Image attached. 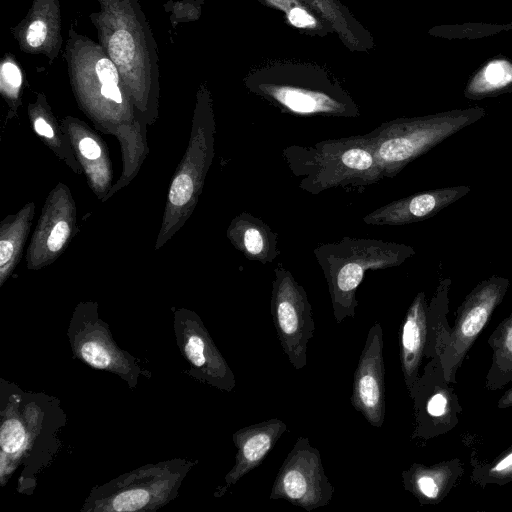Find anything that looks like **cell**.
Masks as SVG:
<instances>
[{
    "instance_id": "cell-17",
    "label": "cell",
    "mask_w": 512,
    "mask_h": 512,
    "mask_svg": "<svg viewBox=\"0 0 512 512\" xmlns=\"http://www.w3.org/2000/svg\"><path fill=\"white\" fill-rule=\"evenodd\" d=\"M286 431V423L278 418H271L235 431L232 436L237 449L235 464L225 475L224 485L218 486L214 496H224L231 486L258 467Z\"/></svg>"
},
{
    "instance_id": "cell-5",
    "label": "cell",
    "mask_w": 512,
    "mask_h": 512,
    "mask_svg": "<svg viewBox=\"0 0 512 512\" xmlns=\"http://www.w3.org/2000/svg\"><path fill=\"white\" fill-rule=\"evenodd\" d=\"M485 115V109L476 106L401 117L380 124L364 136L371 144L383 178H393L413 160Z\"/></svg>"
},
{
    "instance_id": "cell-18",
    "label": "cell",
    "mask_w": 512,
    "mask_h": 512,
    "mask_svg": "<svg viewBox=\"0 0 512 512\" xmlns=\"http://www.w3.org/2000/svg\"><path fill=\"white\" fill-rule=\"evenodd\" d=\"M63 129L70 138L77 160L85 172L89 185L98 198L109 194L113 185V170L105 143L83 123L63 124ZM106 197L104 200H106Z\"/></svg>"
},
{
    "instance_id": "cell-31",
    "label": "cell",
    "mask_w": 512,
    "mask_h": 512,
    "mask_svg": "<svg viewBox=\"0 0 512 512\" xmlns=\"http://www.w3.org/2000/svg\"><path fill=\"white\" fill-rule=\"evenodd\" d=\"M95 71L101 85L118 84V71L111 60L106 58L98 60L95 66Z\"/></svg>"
},
{
    "instance_id": "cell-19",
    "label": "cell",
    "mask_w": 512,
    "mask_h": 512,
    "mask_svg": "<svg viewBox=\"0 0 512 512\" xmlns=\"http://www.w3.org/2000/svg\"><path fill=\"white\" fill-rule=\"evenodd\" d=\"M428 304L419 292L410 304L400 329V362L403 378L410 393L418 381L419 368L428 340Z\"/></svg>"
},
{
    "instance_id": "cell-21",
    "label": "cell",
    "mask_w": 512,
    "mask_h": 512,
    "mask_svg": "<svg viewBox=\"0 0 512 512\" xmlns=\"http://www.w3.org/2000/svg\"><path fill=\"white\" fill-rule=\"evenodd\" d=\"M458 460L434 465L413 463L402 472L404 489L412 493L422 504L439 502L461 474Z\"/></svg>"
},
{
    "instance_id": "cell-30",
    "label": "cell",
    "mask_w": 512,
    "mask_h": 512,
    "mask_svg": "<svg viewBox=\"0 0 512 512\" xmlns=\"http://www.w3.org/2000/svg\"><path fill=\"white\" fill-rule=\"evenodd\" d=\"M22 84V75L19 68L11 63L6 62L1 67V87L9 96L15 97L18 89Z\"/></svg>"
},
{
    "instance_id": "cell-10",
    "label": "cell",
    "mask_w": 512,
    "mask_h": 512,
    "mask_svg": "<svg viewBox=\"0 0 512 512\" xmlns=\"http://www.w3.org/2000/svg\"><path fill=\"white\" fill-rule=\"evenodd\" d=\"M508 286L507 278L493 275L479 282L464 299L454 327L446 337L440 339L437 359L447 382H455L457 369L492 312L503 300Z\"/></svg>"
},
{
    "instance_id": "cell-32",
    "label": "cell",
    "mask_w": 512,
    "mask_h": 512,
    "mask_svg": "<svg viewBox=\"0 0 512 512\" xmlns=\"http://www.w3.org/2000/svg\"><path fill=\"white\" fill-rule=\"evenodd\" d=\"M47 36V27L44 22L36 20L28 28L26 40L32 47H39Z\"/></svg>"
},
{
    "instance_id": "cell-24",
    "label": "cell",
    "mask_w": 512,
    "mask_h": 512,
    "mask_svg": "<svg viewBox=\"0 0 512 512\" xmlns=\"http://www.w3.org/2000/svg\"><path fill=\"white\" fill-rule=\"evenodd\" d=\"M512 90V63L497 58L484 65L469 80L464 96L468 99L492 97Z\"/></svg>"
},
{
    "instance_id": "cell-12",
    "label": "cell",
    "mask_w": 512,
    "mask_h": 512,
    "mask_svg": "<svg viewBox=\"0 0 512 512\" xmlns=\"http://www.w3.org/2000/svg\"><path fill=\"white\" fill-rule=\"evenodd\" d=\"M173 329L190 377L225 392L236 386V377L217 348L201 318L185 308L174 312Z\"/></svg>"
},
{
    "instance_id": "cell-25",
    "label": "cell",
    "mask_w": 512,
    "mask_h": 512,
    "mask_svg": "<svg viewBox=\"0 0 512 512\" xmlns=\"http://www.w3.org/2000/svg\"><path fill=\"white\" fill-rule=\"evenodd\" d=\"M262 5L283 13L287 23L310 36L325 37L334 28L301 0H258Z\"/></svg>"
},
{
    "instance_id": "cell-13",
    "label": "cell",
    "mask_w": 512,
    "mask_h": 512,
    "mask_svg": "<svg viewBox=\"0 0 512 512\" xmlns=\"http://www.w3.org/2000/svg\"><path fill=\"white\" fill-rule=\"evenodd\" d=\"M76 229L75 202L68 187L59 183L48 195L32 235L27 268L37 270L55 261Z\"/></svg>"
},
{
    "instance_id": "cell-29",
    "label": "cell",
    "mask_w": 512,
    "mask_h": 512,
    "mask_svg": "<svg viewBox=\"0 0 512 512\" xmlns=\"http://www.w3.org/2000/svg\"><path fill=\"white\" fill-rule=\"evenodd\" d=\"M109 52L119 65H126L134 57V42L131 34L124 29L117 30L110 38Z\"/></svg>"
},
{
    "instance_id": "cell-6",
    "label": "cell",
    "mask_w": 512,
    "mask_h": 512,
    "mask_svg": "<svg viewBox=\"0 0 512 512\" xmlns=\"http://www.w3.org/2000/svg\"><path fill=\"white\" fill-rule=\"evenodd\" d=\"M196 463L173 458L142 465L93 487L80 511L155 512L177 498L181 484Z\"/></svg>"
},
{
    "instance_id": "cell-20",
    "label": "cell",
    "mask_w": 512,
    "mask_h": 512,
    "mask_svg": "<svg viewBox=\"0 0 512 512\" xmlns=\"http://www.w3.org/2000/svg\"><path fill=\"white\" fill-rule=\"evenodd\" d=\"M226 235L234 248L249 260L268 264L280 253L278 235L261 218L247 211L231 220Z\"/></svg>"
},
{
    "instance_id": "cell-26",
    "label": "cell",
    "mask_w": 512,
    "mask_h": 512,
    "mask_svg": "<svg viewBox=\"0 0 512 512\" xmlns=\"http://www.w3.org/2000/svg\"><path fill=\"white\" fill-rule=\"evenodd\" d=\"M489 343L494 353L487 385L499 388L512 379V314L493 332Z\"/></svg>"
},
{
    "instance_id": "cell-16",
    "label": "cell",
    "mask_w": 512,
    "mask_h": 512,
    "mask_svg": "<svg viewBox=\"0 0 512 512\" xmlns=\"http://www.w3.org/2000/svg\"><path fill=\"white\" fill-rule=\"evenodd\" d=\"M467 185L435 188L387 203L363 217L366 225L400 226L427 220L466 196Z\"/></svg>"
},
{
    "instance_id": "cell-14",
    "label": "cell",
    "mask_w": 512,
    "mask_h": 512,
    "mask_svg": "<svg viewBox=\"0 0 512 512\" xmlns=\"http://www.w3.org/2000/svg\"><path fill=\"white\" fill-rule=\"evenodd\" d=\"M437 357L431 361L409 393L414 402L415 428L412 438L429 439L457 424L460 406Z\"/></svg>"
},
{
    "instance_id": "cell-2",
    "label": "cell",
    "mask_w": 512,
    "mask_h": 512,
    "mask_svg": "<svg viewBox=\"0 0 512 512\" xmlns=\"http://www.w3.org/2000/svg\"><path fill=\"white\" fill-rule=\"evenodd\" d=\"M244 84L283 113L356 118L359 107L331 73L303 62H274L248 73Z\"/></svg>"
},
{
    "instance_id": "cell-9",
    "label": "cell",
    "mask_w": 512,
    "mask_h": 512,
    "mask_svg": "<svg viewBox=\"0 0 512 512\" xmlns=\"http://www.w3.org/2000/svg\"><path fill=\"white\" fill-rule=\"evenodd\" d=\"M271 315L283 353L292 367L307 365V347L315 331L308 295L281 263L274 269Z\"/></svg>"
},
{
    "instance_id": "cell-3",
    "label": "cell",
    "mask_w": 512,
    "mask_h": 512,
    "mask_svg": "<svg viewBox=\"0 0 512 512\" xmlns=\"http://www.w3.org/2000/svg\"><path fill=\"white\" fill-rule=\"evenodd\" d=\"M282 157L299 179V188L312 195L334 188H364L383 179L364 135L290 145L283 148Z\"/></svg>"
},
{
    "instance_id": "cell-34",
    "label": "cell",
    "mask_w": 512,
    "mask_h": 512,
    "mask_svg": "<svg viewBox=\"0 0 512 512\" xmlns=\"http://www.w3.org/2000/svg\"><path fill=\"white\" fill-rule=\"evenodd\" d=\"M499 408L512 407V387L500 398L498 402Z\"/></svg>"
},
{
    "instance_id": "cell-4",
    "label": "cell",
    "mask_w": 512,
    "mask_h": 512,
    "mask_svg": "<svg viewBox=\"0 0 512 512\" xmlns=\"http://www.w3.org/2000/svg\"><path fill=\"white\" fill-rule=\"evenodd\" d=\"M415 253L407 244L349 236L318 245L313 254L327 281L335 321L355 317L356 292L366 271L397 267Z\"/></svg>"
},
{
    "instance_id": "cell-7",
    "label": "cell",
    "mask_w": 512,
    "mask_h": 512,
    "mask_svg": "<svg viewBox=\"0 0 512 512\" xmlns=\"http://www.w3.org/2000/svg\"><path fill=\"white\" fill-rule=\"evenodd\" d=\"M215 132L213 113L207 105L194 116L187 150L175 171L167 195L156 249L170 240L194 211L214 157Z\"/></svg>"
},
{
    "instance_id": "cell-1",
    "label": "cell",
    "mask_w": 512,
    "mask_h": 512,
    "mask_svg": "<svg viewBox=\"0 0 512 512\" xmlns=\"http://www.w3.org/2000/svg\"><path fill=\"white\" fill-rule=\"evenodd\" d=\"M1 383V486L22 467L17 490L30 493L36 486V475L60 449L59 434L66 425V414L52 396L23 391L3 379Z\"/></svg>"
},
{
    "instance_id": "cell-8",
    "label": "cell",
    "mask_w": 512,
    "mask_h": 512,
    "mask_svg": "<svg viewBox=\"0 0 512 512\" xmlns=\"http://www.w3.org/2000/svg\"><path fill=\"white\" fill-rule=\"evenodd\" d=\"M72 354L90 367L112 373L134 389L140 377H151L136 357L114 341L109 326L99 317L98 304L80 302L74 309L67 329Z\"/></svg>"
},
{
    "instance_id": "cell-15",
    "label": "cell",
    "mask_w": 512,
    "mask_h": 512,
    "mask_svg": "<svg viewBox=\"0 0 512 512\" xmlns=\"http://www.w3.org/2000/svg\"><path fill=\"white\" fill-rule=\"evenodd\" d=\"M383 331L375 322L368 331L354 372L350 401L373 427L380 428L385 417Z\"/></svg>"
},
{
    "instance_id": "cell-23",
    "label": "cell",
    "mask_w": 512,
    "mask_h": 512,
    "mask_svg": "<svg viewBox=\"0 0 512 512\" xmlns=\"http://www.w3.org/2000/svg\"><path fill=\"white\" fill-rule=\"evenodd\" d=\"M35 204H26L19 212L7 216L0 225V287L19 263L31 230Z\"/></svg>"
},
{
    "instance_id": "cell-28",
    "label": "cell",
    "mask_w": 512,
    "mask_h": 512,
    "mask_svg": "<svg viewBox=\"0 0 512 512\" xmlns=\"http://www.w3.org/2000/svg\"><path fill=\"white\" fill-rule=\"evenodd\" d=\"M512 480V447L480 473L478 481L504 484Z\"/></svg>"
},
{
    "instance_id": "cell-22",
    "label": "cell",
    "mask_w": 512,
    "mask_h": 512,
    "mask_svg": "<svg viewBox=\"0 0 512 512\" xmlns=\"http://www.w3.org/2000/svg\"><path fill=\"white\" fill-rule=\"evenodd\" d=\"M333 28L343 45L351 52H369L374 38L368 29L340 0H301Z\"/></svg>"
},
{
    "instance_id": "cell-33",
    "label": "cell",
    "mask_w": 512,
    "mask_h": 512,
    "mask_svg": "<svg viewBox=\"0 0 512 512\" xmlns=\"http://www.w3.org/2000/svg\"><path fill=\"white\" fill-rule=\"evenodd\" d=\"M100 93L103 98L114 102L115 104H122V93L117 84H103L100 88Z\"/></svg>"
},
{
    "instance_id": "cell-27",
    "label": "cell",
    "mask_w": 512,
    "mask_h": 512,
    "mask_svg": "<svg viewBox=\"0 0 512 512\" xmlns=\"http://www.w3.org/2000/svg\"><path fill=\"white\" fill-rule=\"evenodd\" d=\"M32 126L35 133L56 156L64 161L75 173H83L82 166L77 160L70 138L63 127H59L57 122L42 115H38L32 119Z\"/></svg>"
},
{
    "instance_id": "cell-11",
    "label": "cell",
    "mask_w": 512,
    "mask_h": 512,
    "mask_svg": "<svg viewBox=\"0 0 512 512\" xmlns=\"http://www.w3.org/2000/svg\"><path fill=\"white\" fill-rule=\"evenodd\" d=\"M334 486L325 474L321 455L306 437L297 438L284 459L269 498L284 499L307 512L328 505Z\"/></svg>"
}]
</instances>
